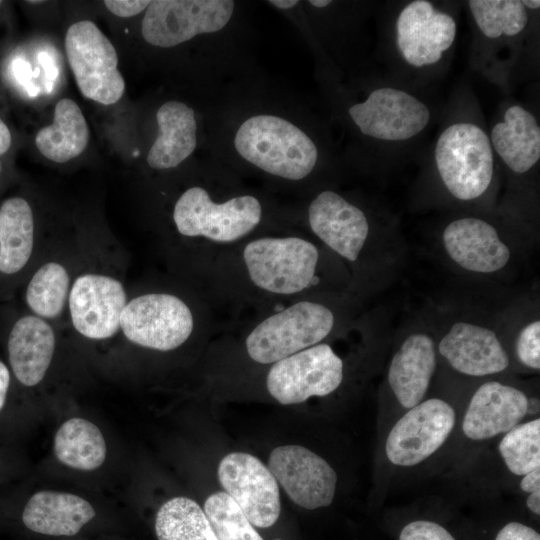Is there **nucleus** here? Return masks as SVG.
Wrapping results in <instances>:
<instances>
[{
	"label": "nucleus",
	"mask_w": 540,
	"mask_h": 540,
	"mask_svg": "<svg viewBox=\"0 0 540 540\" xmlns=\"http://www.w3.org/2000/svg\"><path fill=\"white\" fill-rule=\"evenodd\" d=\"M320 258L319 247L308 238L268 230L212 259V289L220 298L255 305L261 313L308 296L320 283Z\"/></svg>",
	"instance_id": "nucleus-1"
},
{
	"label": "nucleus",
	"mask_w": 540,
	"mask_h": 540,
	"mask_svg": "<svg viewBox=\"0 0 540 540\" xmlns=\"http://www.w3.org/2000/svg\"><path fill=\"white\" fill-rule=\"evenodd\" d=\"M266 216L264 201L254 193L219 196L200 185L183 191L172 211L177 233L201 240L212 250V259L220 252L268 231L264 230Z\"/></svg>",
	"instance_id": "nucleus-2"
},
{
	"label": "nucleus",
	"mask_w": 540,
	"mask_h": 540,
	"mask_svg": "<svg viewBox=\"0 0 540 540\" xmlns=\"http://www.w3.org/2000/svg\"><path fill=\"white\" fill-rule=\"evenodd\" d=\"M232 145L239 158L270 179L296 183L314 171L318 148L294 121L276 113H255L235 129Z\"/></svg>",
	"instance_id": "nucleus-3"
},
{
	"label": "nucleus",
	"mask_w": 540,
	"mask_h": 540,
	"mask_svg": "<svg viewBox=\"0 0 540 540\" xmlns=\"http://www.w3.org/2000/svg\"><path fill=\"white\" fill-rule=\"evenodd\" d=\"M243 338L247 357L260 365L273 363L323 342L335 329V311L309 296L259 313Z\"/></svg>",
	"instance_id": "nucleus-4"
},
{
	"label": "nucleus",
	"mask_w": 540,
	"mask_h": 540,
	"mask_svg": "<svg viewBox=\"0 0 540 540\" xmlns=\"http://www.w3.org/2000/svg\"><path fill=\"white\" fill-rule=\"evenodd\" d=\"M435 161L444 185L457 199L480 197L492 180L490 140L472 123L453 124L442 132L435 148Z\"/></svg>",
	"instance_id": "nucleus-5"
},
{
	"label": "nucleus",
	"mask_w": 540,
	"mask_h": 540,
	"mask_svg": "<svg viewBox=\"0 0 540 540\" xmlns=\"http://www.w3.org/2000/svg\"><path fill=\"white\" fill-rule=\"evenodd\" d=\"M196 326L190 305L167 292L134 297L127 302L120 318V329L130 342L162 352L182 346Z\"/></svg>",
	"instance_id": "nucleus-6"
},
{
	"label": "nucleus",
	"mask_w": 540,
	"mask_h": 540,
	"mask_svg": "<svg viewBox=\"0 0 540 540\" xmlns=\"http://www.w3.org/2000/svg\"><path fill=\"white\" fill-rule=\"evenodd\" d=\"M65 51L81 94L111 105L120 100L125 81L118 70L116 49L90 20L72 24L66 32Z\"/></svg>",
	"instance_id": "nucleus-7"
},
{
	"label": "nucleus",
	"mask_w": 540,
	"mask_h": 540,
	"mask_svg": "<svg viewBox=\"0 0 540 540\" xmlns=\"http://www.w3.org/2000/svg\"><path fill=\"white\" fill-rule=\"evenodd\" d=\"M343 379L342 358L328 343L321 342L270 365L265 384L277 402L292 405L330 395Z\"/></svg>",
	"instance_id": "nucleus-8"
},
{
	"label": "nucleus",
	"mask_w": 540,
	"mask_h": 540,
	"mask_svg": "<svg viewBox=\"0 0 540 540\" xmlns=\"http://www.w3.org/2000/svg\"><path fill=\"white\" fill-rule=\"evenodd\" d=\"M235 2L229 0L150 1L141 23L145 41L170 48L198 35L222 31L231 21Z\"/></svg>",
	"instance_id": "nucleus-9"
},
{
	"label": "nucleus",
	"mask_w": 540,
	"mask_h": 540,
	"mask_svg": "<svg viewBox=\"0 0 540 540\" xmlns=\"http://www.w3.org/2000/svg\"><path fill=\"white\" fill-rule=\"evenodd\" d=\"M455 422V410L448 402L439 398L421 401L390 430L385 443L388 460L402 467L423 462L445 443Z\"/></svg>",
	"instance_id": "nucleus-10"
},
{
	"label": "nucleus",
	"mask_w": 540,
	"mask_h": 540,
	"mask_svg": "<svg viewBox=\"0 0 540 540\" xmlns=\"http://www.w3.org/2000/svg\"><path fill=\"white\" fill-rule=\"evenodd\" d=\"M221 486L254 527L268 528L281 511L278 482L257 457L245 452L226 455L217 469Z\"/></svg>",
	"instance_id": "nucleus-11"
},
{
	"label": "nucleus",
	"mask_w": 540,
	"mask_h": 540,
	"mask_svg": "<svg viewBox=\"0 0 540 540\" xmlns=\"http://www.w3.org/2000/svg\"><path fill=\"white\" fill-rule=\"evenodd\" d=\"M268 468L298 506L313 510L332 503L337 474L326 460L308 448L276 447L269 455Z\"/></svg>",
	"instance_id": "nucleus-12"
},
{
	"label": "nucleus",
	"mask_w": 540,
	"mask_h": 540,
	"mask_svg": "<svg viewBox=\"0 0 540 540\" xmlns=\"http://www.w3.org/2000/svg\"><path fill=\"white\" fill-rule=\"evenodd\" d=\"M348 113L362 134L388 141L410 139L430 120L424 103L394 88L372 91L365 101L350 106Z\"/></svg>",
	"instance_id": "nucleus-13"
},
{
	"label": "nucleus",
	"mask_w": 540,
	"mask_h": 540,
	"mask_svg": "<svg viewBox=\"0 0 540 540\" xmlns=\"http://www.w3.org/2000/svg\"><path fill=\"white\" fill-rule=\"evenodd\" d=\"M69 311L73 327L82 336L103 340L120 329V318L127 304L122 283L108 275H80L69 292Z\"/></svg>",
	"instance_id": "nucleus-14"
},
{
	"label": "nucleus",
	"mask_w": 540,
	"mask_h": 540,
	"mask_svg": "<svg viewBox=\"0 0 540 540\" xmlns=\"http://www.w3.org/2000/svg\"><path fill=\"white\" fill-rule=\"evenodd\" d=\"M310 231L342 259L358 261L369 235L365 213L332 190L318 193L306 212Z\"/></svg>",
	"instance_id": "nucleus-15"
},
{
	"label": "nucleus",
	"mask_w": 540,
	"mask_h": 540,
	"mask_svg": "<svg viewBox=\"0 0 540 540\" xmlns=\"http://www.w3.org/2000/svg\"><path fill=\"white\" fill-rule=\"evenodd\" d=\"M397 44L403 58L422 67L438 62L456 36V23L424 0L408 4L397 20Z\"/></svg>",
	"instance_id": "nucleus-16"
},
{
	"label": "nucleus",
	"mask_w": 540,
	"mask_h": 540,
	"mask_svg": "<svg viewBox=\"0 0 540 540\" xmlns=\"http://www.w3.org/2000/svg\"><path fill=\"white\" fill-rule=\"evenodd\" d=\"M528 409L529 400L521 390L497 381L486 382L471 397L462 431L471 440L491 439L520 424Z\"/></svg>",
	"instance_id": "nucleus-17"
},
{
	"label": "nucleus",
	"mask_w": 540,
	"mask_h": 540,
	"mask_svg": "<svg viewBox=\"0 0 540 540\" xmlns=\"http://www.w3.org/2000/svg\"><path fill=\"white\" fill-rule=\"evenodd\" d=\"M439 353L459 373L481 377L509 366V357L496 333L468 322L455 323L438 346Z\"/></svg>",
	"instance_id": "nucleus-18"
},
{
	"label": "nucleus",
	"mask_w": 540,
	"mask_h": 540,
	"mask_svg": "<svg viewBox=\"0 0 540 540\" xmlns=\"http://www.w3.org/2000/svg\"><path fill=\"white\" fill-rule=\"evenodd\" d=\"M442 239L449 257L468 271L492 273L510 259V250L496 229L482 219L455 220L445 228Z\"/></svg>",
	"instance_id": "nucleus-19"
},
{
	"label": "nucleus",
	"mask_w": 540,
	"mask_h": 540,
	"mask_svg": "<svg viewBox=\"0 0 540 540\" xmlns=\"http://www.w3.org/2000/svg\"><path fill=\"white\" fill-rule=\"evenodd\" d=\"M436 367V349L431 336L413 333L401 344L391 359L388 383L397 401L410 409L428 390Z\"/></svg>",
	"instance_id": "nucleus-20"
},
{
	"label": "nucleus",
	"mask_w": 540,
	"mask_h": 540,
	"mask_svg": "<svg viewBox=\"0 0 540 540\" xmlns=\"http://www.w3.org/2000/svg\"><path fill=\"white\" fill-rule=\"evenodd\" d=\"M158 135L147 154L148 165L156 170L177 167L197 147L198 123L194 110L178 100L162 104L157 113Z\"/></svg>",
	"instance_id": "nucleus-21"
},
{
	"label": "nucleus",
	"mask_w": 540,
	"mask_h": 540,
	"mask_svg": "<svg viewBox=\"0 0 540 540\" xmlns=\"http://www.w3.org/2000/svg\"><path fill=\"white\" fill-rule=\"evenodd\" d=\"M55 349L52 327L37 316H24L13 326L8 338L12 371L24 386H35L45 376Z\"/></svg>",
	"instance_id": "nucleus-22"
},
{
	"label": "nucleus",
	"mask_w": 540,
	"mask_h": 540,
	"mask_svg": "<svg viewBox=\"0 0 540 540\" xmlns=\"http://www.w3.org/2000/svg\"><path fill=\"white\" fill-rule=\"evenodd\" d=\"M85 499L71 493L39 491L32 495L22 513L24 525L31 531L51 536H73L95 517Z\"/></svg>",
	"instance_id": "nucleus-23"
},
{
	"label": "nucleus",
	"mask_w": 540,
	"mask_h": 540,
	"mask_svg": "<svg viewBox=\"0 0 540 540\" xmlns=\"http://www.w3.org/2000/svg\"><path fill=\"white\" fill-rule=\"evenodd\" d=\"M491 142L503 162L514 172L530 170L540 158V128L536 118L521 106H511L504 121L491 132Z\"/></svg>",
	"instance_id": "nucleus-24"
},
{
	"label": "nucleus",
	"mask_w": 540,
	"mask_h": 540,
	"mask_svg": "<svg viewBox=\"0 0 540 540\" xmlns=\"http://www.w3.org/2000/svg\"><path fill=\"white\" fill-rule=\"evenodd\" d=\"M89 141V128L79 106L63 98L55 106L53 123L39 130L35 144L47 159L64 163L79 156Z\"/></svg>",
	"instance_id": "nucleus-25"
},
{
	"label": "nucleus",
	"mask_w": 540,
	"mask_h": 540,
	"mask_svg": "<svg viewBox=\"0 0 540 540\" xmlns=\"http://www.w3.org/2000/svg\"><path fill=\"white\" fill-rule=\"evenodd\" d=\"M34 246V218L29 203L21 197L0 206V272L14 274L29 261Z\"/></svg>",
	"instance_id": "nucleus-26"
},
{
	"label": "nucleus",
	"mask_w": 540,
	"mask_h": 540,
	"mask_svg": "<svg viewBox=\"0 0 540 540\" xmlns=\"http://www.w3.org/2000/svg\"><path fill=\"white\" fill-rule=\"evenodd\" d=\"M57 459L74 469L90 471L106 458V443L100 429L83 418H71L58 429L54 438Z\"/></svg>",
	"instance_id": "nucleus-27"
},
{
	"label": "nucleus",
	"mask_w": 540,
	"mask_h": 540,
	"mask_svg": "<svg viewBox=\"0 0 540 540\" xmlns=\"http://www.w3.org/2000/svg\"><path fill=\"white\" fill-rule=\"evenodd\" d=\"M155 532L158 540H218L204 510L183 496L162 504L156 514Z\"/></svg>",
	"instance_id": "nucleus-28"
},
{
	"label": "nucleus",
	"mask_w": 540,
	"mask_h": 540,
	"mask_svg": "<svg viewBox=\"0 0 540 540\" xmlns=\"http://www.w3.org/2000/svg\"><path fill=\"white\" fill-rule=\"evenodd\" d=\"M70 279L58 262L43 264L32 276L26 289V302L40 318H56L63 310L69 294Z\"/></svg>",
	"instance_id": "nucleus-29"
},
{
	"label": "nucleus",
	"mask_w": 540,
	"mask_h": 540,
	"mask_svg": "<svg viewBox=\"0 0 540 540\" xmlns=\"http://www.w3.org/2000/svg\"><path fill=\"white\" fill-rule=\"evenodd\" d=\"M468 5L478 28L489 38L517 35L528 22L522 1L471 0Z\"/></svg>",
	"instance_id": "nucleus-30"
},
{
	"label": "nucleus",
	"mask_w": 540,
	"mask_h": 540,
	"mask_svg": "<svg viewBox=\"0 0 540 540\" xmlns=\"http://www.w3.org/2000/svg\"><path fill=\"white\" fill-rule=\"evenodd\" d=\"M498 450L507 469L516 476L540 468V419L518 424L505 433Z\"/></svg>",
	"instance_id": "nucleus-31"
},
{
	"label": "nucleus",
	"mask_w": 540,
	"mask_h": 540,
	"mask_svg": "<svg viewBox=\"0 0 540 540\" xmlns=\"http://www.w3.org/2000/svg\"><path fill=\"white\" fill-rule=\"evenodd\" d=\"M204 512L218 540H263L225 492L211 494L204 503Z\"/></svg>",
	"instance_id": "nucleus-32"
},
{
	"label": "nucleus",
	"mask_w": 540,
	"mask_h": 540,
	"mask_svg": "<svg viewBox=\"0 0 540 540\" xmlns=\"http://www.w3.org/2000/svg\"><path fill=\"white\" fill-rule=\"evenodd\" d=\"M516 354L519 361L533 370L540 369V321L526 324L516 340Z\"/></svg>",
	"instance_id": "nucleus-33"
},
{
	"label": "nucleus",
	"mask_w": 540,
	"mask_h": 540,
	"mask_svg": "<svg viewBox=\"0 0 540 540\" xmlns=\"http://www.w3.org/2000/svg\"><path fill=\"white\" fill-rule=\"evenodd\" d=\"M399 540H456L443 526L429 520H415L400 532Z\"/></svg>",
	"instance_id": "nucleus-34"
},
{
	"label": "nucleus",
	"mask_w": 540,
	"mask_h": 540,
	"mask_svg": "<svg viewBox=\"0 0 540 540\" xmlns=\"http://www.w3.org/2000/svg\"><path fill=\"white\" fill-rule=\"evenodd\" d=\"M107 9L114 15L128 18L145 11L150 4L147 0H106Z\"/></svg>",
	"instance_id": "nucleus-35"
},
{
	"label": "nucleus",
	"mask_w": 540,
	"mask_h": 540,
	"mask_svg": "<svg viewBox=\"0 0 540 540\" xmlns=\"http://www.w3.org/2000/svg\"><path fill=\"white\" fill-rule=\"evenodd\" d=\"M495 540H540V535L530 526L509 522L500 529Z\"/></svg>",
	"instance_id": "nucleus-36"
},
{
	"label": "nucleus",
	"mask_w": 540,
	"mask_h": 540,
	"mask_svg": "<svg viewBox=\"0 0 540 540\" xmlns=\"http://www.w3.org/2000/svg\"><path fill=\"white\" fill-rule=\"evenodd\" d=\"M520 489L527 494L540 490V468L522 476Z\"/></svg>",
	"instance_id": "nucleus-37"
},
{
	"label": "nucleus",
	"mask_w": 540,
	"mask_h": 540,
	"mask_svg": "<svg viewBox=\"0 0 540 540\" xmlns=\"http://www.w3.org/2000/svg\"><path fill=\"white\" fill-rule=\"evenodd\" d=\"M9 385H10L9 369L3 362L0 361V411L2 410L5 404Z\"/></svg>",
	"instance_id": "nucleus-38"
},
{
	"label": "nucleus",
	"mask_w": 540,
	"mask_h": 540,
	"mask_svg": "<svg viewBox=\"0 0 540 540\" xmlns=\"http://www.w3.org/2000/svg\"><path fill=\"white\" fill-rule=\"evenodd\" d=\"M12 138L7 125L0 119V155L6 153L11 146Z\"/></svg>",
	"instance_id": "nucleus-39"
},
{
	"label": "nucleus",
	"mask_w": 540,
	"mask_h": 540,
	"mask_svg": "<svg viewBox=\"0 0 540 540\" xmlns=\"http://www.w3.org/2000/svg\"><path fill=\"white\" fill-rule=\"evenodd\" d=\"M526 506L534 514H540V490L532 492L526 499Z\"/></svg>",
	"instance_id": "nucleus-40"
},
{
	"label": "nucleus",
	"mask_w": 540,
	"mask_h": 540,
	"mask_svg": "<svg viewBox=\"0 0 540 540\" xmlns=\"http://www.w3.org/2000/svg\"><path fill=\"white\" fill-rule=\"evenodd\" d=\"M268 3L279 10H290L296 7L300 2L296 0H271L268 1Z\"/></svg>",
	"instance_id": "nucleus-41"
},
{
	"label": "nucleus",
	"mask_w": 540,
	"mask_h": 540,
	"mask_svg": "<svg viewBox=\"0 0 540 540\" xmlns=\"http://www.w3.org/2000/svg\"><path fill=\"white\" fill-rule=\"evenodd\" d=\"M522 4L525 6V8L530 9H538L540 7V1L538 0H524L522 1Z\"/></svg>",
	"instance_id": "nucleus-42"
},
{
	"label": "nucleus",
	"mask_w": 540,
	"mask_h": 540,
	"mask_svg": "<svg viewBox=\"0 0 540 540\" xmlns=\"http://www.w3.org/2000/svg\"><path fill=\"white\" fill-rule=\"evenodd\" d=\"M308 3L313 7L323 8V7L328 6L331 3V1L311 0V1H308Z\"/></svg>",
	"instance_id": "nucleus-43"
},
{
	"label": "nucleus",
	"mask_w": 540,
	"mask_h": 540,
	"mask_svg": "<svg viewBox=\"0 0 540 540\" xmlns=\"http://www.w3.org/2000/svg\"><path fill=\"white\" fill-rule=\"evenodd\" d=\"M29 3H35V4H37V3H42V1H29Z\"/></svg>",
	"instance_id": "nucleus-44"
},
{
	"label": "nucleus",
	"mask_w": 540,
	"mask_h": 540,
	"mask_svg": "<svg viewBox=\"0 0 540 540\" xmlns=\"http://www.w3.org/2000/svg\"><path fill=\"white\" fill-rule=\"evenodd\" d=\"M0 172H1V163H0Z\"/></svg>",
	"instance_id": "nucleus-45"
},
{
	"label": "nucleus",
	"mask_w": 540,
	"mask_h": 540,
	"mask_svg": "<svg viewBox=\"0 0 540 540\" xmlns=\"http://www.w3.org/2000/svg\"><path fill=\"white\" fill-rule=\"evenodd\" d=\"M0 4H1V1H0Z\"/></svg>",
	"instance_id": "nucleus-46"
}]
</instances>
